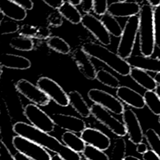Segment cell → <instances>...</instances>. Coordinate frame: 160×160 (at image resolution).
<instances>
[{
  "mask_svg": "<svg viewBox=\"0 0 160 160\" xmlns=\"http://www.w3.org/2000/svg\"><path fill=\"white\" fill-rule=\"evenodd\" d=\"M13 132L28 139L44 148L59 156L63 160H81V155L73 151L56 138L24 122H17L12 126Z\"/></svg>",
  "mask_w": 160,
  "mask_h": 160,
  "instance_id": "cell-1",
  "label": "cell"
},
{
  "mask_svg": "<svg viewBox=\"0 0 160 160\" xmlns=\"http://www.w3.org/2000/svg\"><path fill=\"white\" fill-rule=\"evenodd\" d=\"M81 48L89 56L102 62L121 76L129 75L132 68L126 60L106 48L105 46L90 41L84 42Z\"/></svg>",
  "mask_w": 160,
  "mask_h": 160,
  "instance_id": "cell-2",
  "label": "cell"
},
{
  "mask_svg": "<svg viewBox=\"0 0 160 160\" xmlns=\"http://www.w3.org/2000/svg\"><path fill=\"white\" fill-rule=\"evenodd\" d=\"M139 49L142 55L151 56L155 48L154 31L153 25V9L149 4L141 6L139 13Z\"/></svg>",
  "mask_w": 160,
  "mask_h": 160,
  "instance_id": "cell-3",
  "label": "cell"
},
{
  "mask_svg": "<svg viewBox=\"0 0 160 160\" xmlns=\"http://www.w3.org/2000/svg\"><path fill=\"white\" fill-rule=\"evenodd\" d=\"M139 18L137 15L128 18L122 29V32L117 47V54L126 59L132 55L139 31Z\"/></svg>",
  "mask_w": 160,
  "mask_h": 160,
  "instance_id": "cell-4",
  "label": "cell"
},
{
  "mask_svg": "<svg viewBox=\"0 0 160 160\" xmlns=\"http://www.w3.org/2000/svg\"><path fill=\"white\" fill-rule=\"evenodd\" d=\"M12 144L19 152L32 160H51L52 156L38 144L19 135L13 136Z\"/></svg>",
  "mask_w": 160,
  "mask_h": 160,
  "instance_id": "cell-5",
  "label": "cell"
},
{
  "mask_svg": "<svg viewBox=\"0 0 160 160\" xmlns=\"http://www.w3.org/2000/svg\"><path fill=\"white\" fill-rule=\"evenodd\" d=\"M91 115L100 123L106 126L113 134L119 137L125 136L128 132L124 123L114 118L108 110L94 103L91 106Z\"/></svg>",
  "mask_w": 160,
  "mask_h": 160,
  "instance_id": "cell-6",
  "label": "cell"
},
{
  "mask_svg": "<svg viewBox=\"0 0 160 160\" xmlns=\"http://www.w3.org/2000/svg\"><path fill=\"white\" fill-rule=\"evenodd\" d=\"M23 114L29 122L36 128L49 133L54 131L55 124L47 113L34 104H28L24 108Z\"/></svg>",
  "mask_w": 160,
  "mask_h": 160,
  "instance_id": "cell-7",
  "label": "cell"
},
{
  "mask_svg": "<svg viewBox=\"0 0 160 160\" xmlns=\"http://www.w3.org/2000/svg\"><path fill=\"white\" fill-rule=\"evenodd\" d=\"M88 98L109 112L116 115L122 114L124 111V106L121 101L111 94L102 89L92 88L88 92Z\"/></svg>",
  "mask_w": 160,
  "mask_h": 160,
  "instance_id": "cell-8",
  "label": "cell"
},
{
  "mask_svg": "<svg viewBox=\"0 0 160 160\" xmlns=\"http://www.w3.org/2000/svg\"><path fill=\"white\" fill-rule=\"evenodd\" d=\"M36 85L55 103L61 107H67L69 105L68 94L55 81L48 77H41Z\"/></svg>",
  "mask_w": 160,
  "mask_h": 160,
  "instance_id": "cell-9",
  "label": "cell"
},
{
  "mask_svg": "<svg viewBox=\"0 0 160 160\" xmlns=\"http://www.w3.org/2000/svg\"><path fill=\"white\" fill-rule=\"evenodd\" d=\"M15 88L29 101L39 106L49 104L50 98L37 85L25 79H21L15 84Z\"/></svg>",
  "mask_w": 160,
  "mask_h": 160,
  "instance_id": "cell-10",
  "label": "cell"
},
{
  "mask_svg": "<svg viewBox=\"0 0 160 160\" xmlns=\"http://www.w3.org/2000/svg\"><path fill=\"white\" fill-rule=\"evenodd\" d=\"M81 24L102 45L108 46L111 43L110 34L106 29L101 19L93 14L85 13L82 15Z\"/></svg>",
  "mask_w": 160,
  "mask_h": 160,
  "instance_id": "cell-11",
  "label": "cell"
},
{
  "mask_svg": "<svg viewBox=\"0 0 160 160\" xmlns=\"http://www.w3.org/2000/svg\"><path fill=\"white\" fill-rule=\"evenodd\" d=\"M122 119L131 142L136 145L142 142L144 134L136 114L131 109H125Z\"/></svg>",
  "mask_w": 160,
  "mask_h": 160,
  "instance_id": "cell-12",
  "label": "cell"
},
{
  "mask_svg": "<svg viewBox=\"0 0 160 160\" xmlns=\"http://www.w3.org/2000/svg\"><path fill=\"white\" fill-rule=\"evenodd\" d=\"M51 117L55 126L67 131L81 133L86 128L84 121L74 116L55 113L52 114Z\"/></svg>",
  "mask_w": 160,
  "mask_h": 160,
  "instance_id": "cell-13",
  "label": "cell"
},
{
  "mask_svg": "<svg viewBox=\"0 0 160 160\" xmlns=\"http://www.w3.org/2000/svg\"><path fill=\"white\" fill-rule=\"evenodd\" d=\"M71 58L76 64L79 71L85 78L89 80L96 79V69L91 62L89 56L81 47L76 48L72 51Z\"/></svg>",
  "mask_w": 160,
  "mask_h": 160,
  "instance_id": "cell-14",
  "label": "cell"
},
{
  "mask_svg": "<svg viewBox=\"0 0 160 160\" xmlns=\"http://www.w3.org/2000/svg\"><path fill=\"white\" fill-rule=\"evenodd\" d=\"M80 137L86 144L103 151L107 150L111 146V139L109 137L97 129L86 128L81 133Z\"/></svg>",
  "mask_w": 160,
  "mask_h": 160,
  "instance_id": "cell-15",
  "label": "cell"
},
{
  "mask_svg": "<svg viewBox=\"0 0 160 160\" xmlns=\"http://www.w3.org/2000/svg\"><path fill=\"white\" fill-rule=\"evenodd\" d=\"M140 10V5L134 1L113 2L108 8V12L115 18H129L139 14Z\"/></svg>",
  "mask_w": 160,
  "mask_h": 160,
  "instance_id": "cell-16",
  "label": "cell"
},
{
  "mask_svg": "<svg viewBox=\"0 0 160 160\" xmlns=\"http://www.w3.org/2000/svg\"><path fill=\"white\" fill-rule=\"evenodd\" d=\"M116 94L119 100L135 109H142L146 106L144 96L128 86H119Z\"/></svg>",
  "mask_w": 160,
  "mask_h": 160,
  "instance_id": "cell-17",
  "label": "cell"
},
{
  "mask_svg": "<svg viewBox=\"0 0 160 160\" xmlns=\"http://www.w3.org/2000/svg\"><path fill=\"white\" fill-rule=\"evenodd\" d=\"M126 60L131 68L154 72H160V59L158 58L132 54Z\"/></svg>",
  "mask_w": 160,
  "mask_h": 160,
  "instance_id": "cell-18",
  "label": "cell"
},
{
  "mask_svg": "<svg viewBox=\"0 0 160 160\" xmlns=\"http://www.w3.org/2000/svg\"><path fill=\"white\" fill-rule=\"evenodd\" d=\"M0 11L14 21H22L27 16V10L11 0H0Z\"/></svg>",
  "mask_w": 160,
  "mask_h": 160,
  "instance_id": "cell-19",
  "label": "cell"
},
{
  "mask_svg": "<svg viewBox=\"0 0 160 160\" xmlns=\"http://www.w3.org/2000/svg\"><path fill=\"white\" fill-rule=\"evenodd\" d=\"M1 67L9 69L24 70L31 66L30 60L22 56L11 53H3L1 55Z\"/></svg>",
  "mask_w": 160,
  "mask_h": 160,
  "instance_id": "cell-20",
  "label": "cell"
},
{
  "mask_svg": "<svg viewBox=\"0 0 160 160\" xmlns=\"http://www.w3.org/2000/svg\"><path fill=\"white\" fill-rule=\"evenodd\" d=\"M129 76L137 84L146 91H154L158 85L154 78L146 71L138 68H132Z\"/></svg>",
  "mask_w": 160,
  "mask_h": 160,
  "instance_id": "cell-21",
  "label": "cell"
},
{
  "mask_svg": "<svg viewBox=\"0 0 160 160\" xmlns=\"http://www.w3.org/2000/svg\"><path fill=\"white\" fill-rule=\"evenodd\" d=\"M69 105L81 117L87 118L91 115V107H89L84 99L82 96L77 91H72L68 92Z\"/></svg>",
  "mask_w": 160,
  "mask_h": 160,
  "instance_id": "cell-22",
  "label": "cell"
},
{
  "mask_svg": "<svg viewBox=\"0 0 160 160\" xmlns=\"http://www.w3.org/2000/svg\"><path fill=\"white\" fill-rule=\"evenodd\" d=\"M61 140L65 146L79 154L83 152L86 146V142L81 137L70 131L64 132L61 136Z\"/></svg>",
  "mask_w": 160,
  "mask_h": 160,
  "instance_id": "cell-23",
  "label": "cell"
},
{
  "mask_svg": "<svg viewBox=\"0 0 160 160\" xmlns=\"http://www.w3.org/2000/svg\"><path fill=\"white\" fill-rule=\"evenodd\" d=\"M58 10L64 19L72 24H78L81 22L82 15L76 6L68 1H64Z\"/></svg>",
  "mask_w": 160,
  "mask_h": 160,
  "instance_id": "cell-24",
  "label": "cell"
},
{
  "mask_svg": "<svg viewBox=\"0 0 160 160\" xmlns=\"http://www.w3.org/2000/svg\"><path fill=\"white\" fill-rule=\"evenodd\" d=\"M100 19L110 34L116 38L121 37L122 28L114 16L107 12L101 16Z\"/></svg>",
  "mask_w": 160,
  "mask_h": 160,
  "instance_id": "cell-25",
  "label": "cell"
},
{
  "mask_svg": "<svg viewBox=\"0 0 160 160\" xmlns=\"http://www.w3.org/2000/svg\"><path fill=\"white\" fill-rule=\"evenodd\" d=\"M96 79L101 84L112 89H118L120 86L119 80L112 74L104 69H101L97 71Z\"/></svg>",
  "mask_w": 160,
  "mask_h": 160,
  "instance_id": "cell-26",
  "label": "cell"
},
{
  "mask_svg": "<svg viewBox=\"0 0 160 160\" xmlns=\"http://www.w3.org/2000/svg\"><path fill=\"white\" fill-rule=\"evenodd\" d=\"M48 46L58 53L68 54L71 52V47L62 38L54 36H51L47 41Z\"/></svg>",
  "mask_w": 160,
  "mask_h": 160,
  "instance_id": "cell-27",
  "label": "cell"
},
{
  "mask_svg": "<svg viewBox=\"0 0 160 160\" xmlns=\"http://www.w3.org/2000/svg\"><path fill=\"white\" fill-rule=\"evenodd\" d=\"M146 106L156 116H160V98L154 91H146L144 95Z\"/></svg>",
  "mask_w": 160,
  "mask_h": 160,
  "instance_id": "cell-28",
  "label": "cell"
},
{
  "mask_svg": "<svg viewBox=\"0 0 160 160\" xmlns=\"http://www.w3.org/2000/svg\"><path fill=\"white\" fill-rule=\"evenodd\" d=\"M9 45L12 48L21 51H29L34 48V42L31 38L21 36L13 37Z\"/></svg>",
  "mask_w": 160,
  "mask_h": 160,
  "instance_id": "cell-29",
  "label": "cell"
},
{
  "mask_svg": "<svg viewBox=\"0 0 160 160\" xmlns=\"http://www.w3.org/2000/svg\"><path fill=\"white\" fill-rule=\"evenodd\" d=\"M82 154L88 160H109V156L103 151L89 144H86Z\"/></svg>",
  "mask_w": 160,
  "mask_h": 160,
  "instance_id": "cell-30",
  "label": "cell"
},
{
  "mask_svg": "<svg viewBox=\"0 0 160 160\" xmlns=\"http://www.w3.org/2000/svg\"><path fill=\"white\" fill-rule=\"evenodd\" d=\"M146 141L151 149L154 151L160 158V136L156 131L152 129H148L144 134Z\"/></svg>",
  "mask_w": 160,
  "mask_h": 160,
  "instance_id": "cell-31",
  "label": "cell"
},
{
  "mask_svg": "<svg viewBox=\"0 0 160 160\" xmlns=\"http://www.w3.org/2000/svg\"><path fill=\"white\" fill-rule=\"evenodd\" d=\"M19 28L20 26L16 21L5 20L4 18L0 20V32L2 35L15 33L18 32Z\"/></svg>",
  "mask_w": 160,
  "mask_h": 160,
  "instance_id": "cell-32",
  "label": "cell"
},
{
  "mask_svg": "<svg viewBox=\"0 0 160 160\" xmlns=\"http://www.w3.org/2000/svg\"><path fill=\"white\" fill-rule=\"evenodd\" d=\"M153 25L155 45L160 48V5L153 9Z\"/></svg>",
  "mask_w": 160,
  "mask_h": 160,
  "instance_id": "cell-33",
  "label": "cell"
},
{
  "mask_svg": "<svg viewBox=\"0 0 160 160\" xmlns=\"http://www.w3.org/2000/svg\"><path fill=\"white\" fill-rule=\"evenodd\" d=\"M38 27L30 24H24L20 26L18 34L21 36L29 38H35Z\"/></svg>",
  "mask_w": 160,
  "mask_h": 160,
  "instance_id": "cell-34",
  "label": "cell"
},
{
  "mask_svg": "<svg viewBox=\"0 0 160 160\" xmlns=\"http://www.w3.org/2000/svg\"><path fill=\"white\" fill-rule=\"evenodd\" d=\"M63 17L60 12L57 11L51 12L47 17V22L49 26L53 28H58L62 24Z\"/></svg>",
  "mask_w": 160,
  "mask_h": 160,
  "instance_id": "cell-35",
  "label": "cell"
},
{
  "mask_svg": "<svg viewBox=\"0 0 160 160\" xmlns=\"http://www.w3.org/2000/svg\"><path fill=\"white\" fill-rule=\"evenodd\" d=\"M92 4V10L96 14L101 16L108 12V0H93Z\"/></svg>",
  "mask_w": 160,
  "mask_h": 160,
  "instance_id": "cell-36",
  "label": "cell"
},
{
  "mask_svg": "<svg viewBox=\"0 0 160 160\" xmlns=\"http://www.w3.org/2000/svg\"><path fill=\"white\" fill-rule=\"evenodd\" d=\"M0 160H16L14 156L2 139L0 141Z\"/></svg>",
  "mask_w": 160,
  "mask_h": 160,
  "instance_id": "cell-37",
  "label": "cell"
},
{
  "mask_svg": "<svg viewBox=\"0 0 160 160\" xmlns=\"http://www.w3.org/2000/svg\"><path fill=\"white\" fill-rule=\"evenodd\" d=\"M51 35V31L48 27L46 26H39L37 29L35 38L38 39L44 40L49 39Z\"/></svg>",
  "mask_w": 160,
  "mask_h": 160,
  "instance_id": "cell-38",
  "label": "cell"
},
{
  "mask_svg": "<svg viewBox=\"0 0 160 160\" xmlns=\"http://www.w3.org/2000/svg\"><path fill=\"white\" fill-rule=\"evenodd\" d=\"M11 1L19 4L26 10H31L33 8L34 3L32 0H11Z\"/></svg>",
  "mask_w": 160,
  "mask_h": 160,
  "instance_id": "cell-39",
  "label": "cell"
},
{
  "mask_svg": "<svg viewBox=\"0 0 160 160\" xmlns=\"http://www.w3.org/2000/svg\"><path fill=\"white\" fill-rule=\"evenodd\" d=\"M46 4L54 9H58L64 3V0H41Z\"/></svg>",
  "mask_w": 160,
  "mask_h": 160,
  "instance_id": "cell-40",
  "label": "cell"
},
{
  "mask_svg": "<svg viewBox=\"0 0 160 160\" xmlns=\"http://www.w3.org/2000/svg\"><path fill=\"white\" fill-rule=\"evenodd\" d=\"M93 0H82L81 9L85 13H89L92 10Z\"/></svg>",
  "mask_w": 160,
  "mask_h": 160,
  "instance_id": "cell-41",
  "label": "cell"
},
{
  "mask_svg": "<svg viewBox=\"0 0 160 160\" xmlns=\"http://www.w3.org/2000/svg\"><path fill=\"white\" fill-rule=\"evenodd\" d=\"M142 160H160L159 157L152 149L148 150L142 155Z\"/></svg>",
  "mask_w": 160,
  "mask_h": 160,
  "instance_id": "cell-42",
  "label": "cell"
},
{
  "mask_svg": "<svg viewBox=\"0 0 160 160\" xmlns=\"http://www.w3.org/2000/svg\"><path fill=\"white\" fill-rule=\"evenodd\" d=\"M148 146L146 145V144L144 143V142H140L138 144H137L136 146V152H138L139 154H143L144 153H145L147 151H148Z\"/></svg>",
  "mask_w": 160,
  "mask_h": 160,
  "instance_id": "cell-43",
  "label": "cell"
},
{
  "mask_svg": "<svg viewBox=\"0 0 160 160\" xmlns=\"http://www.w3.org/2000/svg\"><path fill=\"white\" fill-rule=\"evenodd\" d=\"M14 156L16 160H32L29 158L27 157L26 156H25L24 154H23L19 152H16L14 154Z\"/></svg>",
  "mask_w": 160,
  "mask_h": 160,
  "instance_id": "cell-44",
  "label": "cell"
},
{
  "mask_svg": "<svg viewBox=\"0 0 160 160\" xmlns=\"http://www.w3.org/2000/svg\"><path fill=\"white\" fill-rule=\"evenodd\" d=\"M149 5L152 7H156L160 5V0H146Z\"/></svg>",
  "mask_w": 160,
  "mask_h": 160,
  "instance_id": "cell-45",
  "label": "cell"
},
{
  "mask_svg": "<svg viewBox=\"0 0 160 160\" xmlns=\"http://www.w3.org/2000/svg\"><path fill=\"white\" fill-rule=\"evenodd\" d=\"M123 160H141V159H140L139 158H138L136 156H134L132 155H128V156H125Z\"/></svg>",
  "mask_w": 160,
  "mask_h": 160,
  "instance_id": "cell-46",
  "label": "cell"
},
{
  "mask_svg": "<svg viewBox=\"0 0 160 160\" xmlns=\"http://www.w3.org/2000/svg\"><path fill=\"white\" fill-rule=\"evenodd\" d=\"M68 1L69 2H70L71 4L74 5V6H78L81 4V1L82 0H68Z\"/></svg>",
  "mask_w": 160,
  "mask_h": 160,
  "instance_id": "cell-47",
  "label": "cell"
},
{
  "mask_svg": "<svg viewBox=\"0 0 160 160\" xmlns=\"http://www.w3.org/2000/svg\"><path fill=\"white\" fill-rule=\"evenodd\" d=\"M154 78L156 82L158 83V84H160V72H157Z\"/></svg>",
  "mask_w": 160,
  "mask_h": 160,
  "instance_id": "cell-48",
  "label": "cell"
},
{
  "mask_svg": "<svg viewBox=\"0 0 160 160\" xmlns=\"http://www.w3.org/2000/svg\"><path fill=\"white\" fill-rule=\"evenodd\" d=\"M51 160H63L59 156H58V154H54L52 156V159Z\"/></svg>",
  "mask_w": 160,
  "mask_h": 160,
  "instance_id": "cell-49",
  "label": "cell"
},
{
  "mask_svg": "<svg viewBox=\"0 0 160 160\" xmlns=\"http://www.w3.org/2000/svg\"><path fill=\"white\" fill-rule=\"evenodd\" d=\"M155 92L156 93L158 94V96H159V98H160V84H158V86L156 87V89H155Z\"/></svg>",
  "mask_w": 160,
  "mask_h": 160,
  "instance_id": "cell-50",
  "label": "cell"
},
{
  "mask_svg": "<svg viewBox=\"0 0 160 160\" xmlns=\"http://www.w3.org/2000/svg\"><path fill=\"white\" fill-rule=\"evenodd\" d=\"M133 1H134V2H136V3L139 4L142 3L143 1H144V0H133Z\"/></svg>",
  "mask_w": 160,
  "mask_h": 160,
  "instance_id": "cell-51",
  "label": "cell"
},
{
  "mask_svg": "<svg viewBox=\"0 0 160 160\" xmlns=\"http://www.w3.org/2000/svg\"><path fill=\"white\" fill-rule=\"evenodd\" d=\"M118 1H127V0H118Z\"/></svg>",
  "mask_w": 160,
  "mask_h": 160,
  "instance_id": "cell-52",
  "label": "cell"
},
{
  "mask_svg": "<svg viewBox=\"0 0 160 160\" xmlns=\"http://www.w3.org/2000/svg\"><path fill=\"white\" fill-rule=\"evenodd\" d=\"M158 122H159V123L160 124V116H159V118H158Z\"/></svg>",
  "mask_w": 160,
  "mask_h": 160,
  "instance_id": "cell-53",
  "label": "cell"
},
{
  "mask_svg": "<svg viewBox=\"0 0 160 160\" xmlns=\"http://www.w3.org/2000/svg\"><path fill=\"white\" fill-rule=\"evenodd\" d=\"M81 160H88V159H86V158H83V159H82H82H81Z\"/></svg>",
  "mask_w": 160,
  "mask_h": 160,
  "instance_id": "cell-54",
  "label": "cell"
}]
</instances>
